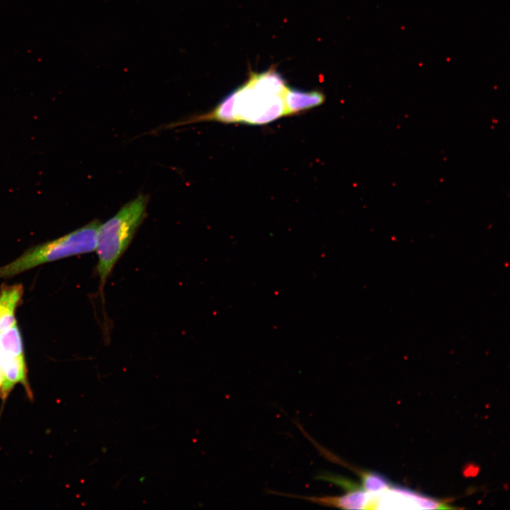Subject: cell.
I'll use <instances>...</instances> for the list:
<instances>
[{"label": "cell", "mask_w": 510, "mask_h": 510, "mask_svg": "<svg viewBox=\"0 0 510 510\" xmlns=\"http://www.w3.org/2000/svg\"><path fill=\"white\" fill-rule=\"evenodd\" d=\"M147 204V198L140 194L99 226L95 249L98 256L96 268L103 302L105 284L143 222Z\"/></svg>", "instance_id": "6da1fadb"}, {"label": "cell", "mask_w": 510, "mask_h": 510, "mask_svg": "<svg viewBox=\"0 0 510 510\" xmlns=\"http://www.w3.org/2000/svg\"><path fill=\"white\" fill-rule=\"evenodd\" d=\"M101 223L94 220L58 239L36 245L11 262L0 266V278H8L38 266L92 252Z\"/></svg>", "instance_id": "7a4b0ae2"}, {"label": "cell", "mask_w": 510, "mask_h": 510, "mask_svg": "<svg viewBox=\"0 0 510 510\" xmlns=\"http://www.w3.org/2000/svg\"><path fill=\"white\" fill-rule=\"evenodd\" d=\"M233 92L236 123L265 125L286 115L283 94H266L247 82Z\"/></svg>", "instance_id": "3957f363"}, {"label": "cell", "mask_w": 510, "mask_h": 510, "mask_svg": "<svg viewBox=\"0 0 510 510\" xmlns=\"http://www.w3.org/2000/svg\"><path fill=\"white\" fill-rule=\"evenodd\" d=\"M319 477L322 480L340 485L345 489L346 492L341 495L322 497L277 493L287 497L305 499L324 506L343 509H369L372 494L365 491L361 486L339 476L327 475Z\"/></svg>", "instance_id": "277c9868"}, {"label": "cell", "mask_w": 510, "mask_h": 510, "mask_svg": "<svg viewBox=\"0 0 510 510\" xmlns=\"http://www.w3.org/2000/svg\"><path fill=\"white\" fill-rule=\"evenodd\" d=\"M283 99L286 115L300 113L322 104L325 96L321 91H303L287 87Z\"/></svg>", "instance_id": "5b68a950"}, {"label": "cell", "mask_w": 510, "mask_h": 510, "mask_svg": "<svg viewBox=\"0 0 510 510\" xmlns=\"http://www.w3.org/2000/svg\"><path fill=\"white\" fill-rule=\"evenodd\" d=\"M23 288L21 284L3 285L0 290V333L15 323V312L21 301Z\"/></svg>", "instance_id": "8992f818"}, {"label": "cell", "mask_w": 510, "mask_h": 510, "mask_svg": "<svg viewBox=\"0 0 510 510\" xmlns=\"http://www.w3.org/2000/svg\"><path fill=\"white\" fill-rule=\"evenodd\" d=\"M0 366L4 376L5 397L16 383L27 386V368L24 355L8 356L0 355Z\"/></svg>", "instance_id": "52a82bcc"}, {"label": "cell", "mask_w": 510, "mask_h": 510, "mask_svg": "<svg viewBox=\"0 0 510 510\" xmlns=\"http://www.w3.org/2000/svg\"><path fill=\"white\" fill-rule=\"evenodd\" d=\"M246 82L254 89L270 94L283 95L288 87L283 76L272 68L261 73H251Z\"/></svg>", "instance_id": "ba28073f"}, {"label": "cell", "mask_w": 510, "mask_h": 510, "mask_svg": "<svg viewBox=\"0 0 510 510\" xmlns=\"http://www.w3.org/2000/svg\"><path fill=\"white\" fill-rule=\"evenodd\" d=\"M0 355H24L23 339L17 322L0 333Z\"/></svg>", "instance_id": "9c48e42d"}, {"label": "cell", "mask_w": 510, "mask_h": 510, "mask_svg": "<svg viewBox=\"0 0 510 510\" xmlns=\"http://www.w3.org/2000/svg\"><path fill=\"white\" fill-rule=\"evenodd\" d=\"M356 472L361 480V487L369 493H381L389 489L392 484L385 476L380 473L358 469Z\"/></svg>", "instance_id": "30bf717a"}, {"label": "cell", "mask_w": 510, "mask_h": 510, "mask_svg": "<svg viewBox=\"0 0 510 510\" xmlns=\"http://www.w3.org/2000/svg\"><path fill=\"white\" fill-rule=\"evenodd\" d=\"M4 384H5L4 376V373H3L2 369L1 368V366H0V396L4 397H5Z\"/></svg>", "instance_id": "8fae6325"}]
</instances>
